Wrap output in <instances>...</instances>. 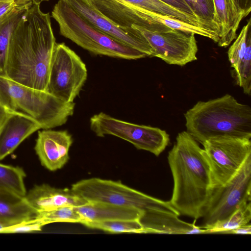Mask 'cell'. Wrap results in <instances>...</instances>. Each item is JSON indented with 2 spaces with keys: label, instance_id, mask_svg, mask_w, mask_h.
Wrapping results in <instances>:
<instances>
[{
  "label": "cell",
  "instance_id": "1",
  "mask_svg": "<svg viewBox=\"0 0 251 251\" xmlns=\"http://www.w3.org/2000/svg\"><path fill=\"white\" fill-rule=\"evenodd\" d=\"M33 0L13 31L3 74L27 87L46 91L56 44L50 13Z\"/></svg>",
  "mask_w": 251,
  "mask_h": 251
},
{
  "label": "cell",
  "instance_id": "2",
  "mask_svg": "<svg viewBox=\"0 0 251 251\" xmlns=\"http://www.w3.org/2000/svg\"><path fill=\"white\" fill-rule=\"evenodd\" d=\"M168 161L174 180L169 202L179 214L201 218L213 189L210 166L203 149L186 131L179 133Z\"/></svg>",
  "mask_w": 251,
  "mask_h": 251
},
{
  "label": "cell",
  "instance_id": "3",
  "mask_svg": "<svg viewBox=\"0 0 251 251\" xmlns=\"http://www.w3.org/2000/svg\"><path fill=\"white\" fill-rule=\"evenodd\" d=\"M184 115L186 131L201 144L218 137L251 138V108L229 94L199 101Z\"/></svg>",
  "mask_w": 251,
  "mask_h": 251
},
{
  "label": "cell",
  "instance_id": "4",
  "mask_svg": "<svg viewBox=\"0 0 251 251\" xmlns=\"http://www.w3.org/2000/svg\"><path fill=\"white\" fill-rule=\"evenodd\" d=\"M0 105L32 117L41 129L65 124L74 112L75 103L64 101L44 91L18 83L0 74Z\"/></svg>",
  "mask_w": 251,
  "mask_h": 251
},
{
  "label": "cell",
  "instance_id": "5",
  "mask_svg": "<svg viewBox=\"0 0 251 251\" xmlns=\"http://www.w3.org/2000/svg\"><path fill=\"white\" fill-rule=\"evenodd\" d=\"M51 17L63 36L94 54L127 60L148 57L96 28L63 0L55 4Z\"/></svg>",
  "mask_w": 251,
  "mask_h": 251
},
{
  "label": "cell",
  "instance_id": "6",
  "mask_svg": "<svg viewBox=\"0 0 251 251\" xmlns=\"http://www.w3.org/2000/svg\"><path fill=\"white\" fill-rule=\"evenodd\" d=\"M71 189L76 195L88 202L109 203L144 211L157 209L180 216L169 201H162L147 195L124 184L121 181L92 177L74 183Z\"/></svg>",
  "mask_w": 251,
  "mask_h": 251
},
{
  "label": "cell",
  "instance_id": "7",
  "mask_svg": "<svg viewBox=\"0 0 251 251\" xmlns=\"http://www.w3.org/2000/svg\"><path fill=\"white\" fill-rule=\"evenodd\" d=\"M251 156L238 173L225 184L214 188L204 208L202 225L210 228L225 220L251 200Z\"/></svg>",
  "mask_w": 251,
  "mask_h": 251
},
{
  "label": "cell",
  "instance_id": "8",
  "mask_svg": "<svg viewBox=\"0 0 251 251\" xmlns=\"http://www.w3.org/2000/svg\"><path fill=\"white\" fill-rule=\"evenodd\" d=\"M90 128L99 137L110 135L131 143L136 149L159 156L170 143V136L158 127L114 118L103 112L91 117Z\"/></svg>",
  "mask_w": 251,
  "mask_h": 251
},
{
  "label": "cell",
  "instance_id": "9",
  "mask_svg": "<svg viewBox=\"0 0 251 251\" xmlns=\"http://www.w3.org/2000/svg\"><path fill=\"white\" fill-rule=\"evenodd\" d=\"M85 64L64 43H56L46 92L68 102H74L87 78Z\"/></svg>",
  "mask_w": 251,
  "mask_h": 251
},
{
  "label": "cell",
  "instance_id": "10",
  "mask_svg": "<svg viewBox=\"0 0 251 251\" xmlns=\"http://www.w3.org/2000/svg\"><path fill=\"white\" fill-rule=\"evenodd\" d=\"M89 4L114 24L125 28L133 25L146 28V10L166 15L196 25L198 18L181 12L159 0H87Z\"/></svg>",
  "mask_w": 251,
  "mask_h": 251
},
{
  "label": "cell",
  "instance_id": "11",
  "mask_svg": "<svg viewBox=\"0 0 251 251\" xmlns=\"http://www.w3.org/2000/svg\"><path fill=\"white\" fill-rule=\"evenodd\" d=\"M202 145L210 166L213 188L229 181L251 156L250 139L218 137Z\"/></svg>",
  "mask_w": 251,
  "mask_h": 251
},
{
  "label": "cell",
  "instance_id": "12",
  "mask_svg": "<svg viewBox=\"0 0 251 251\" xmlns=\"http://www.w3.org/2000/svg\"><path fill=\"white\" fill-rule=\"evenodd\" d=\"M146 39L158 57L170 65L184 66L197 60L198 46L195 33L171 29L162 32L150 31L133 25Z\"/></svg>",
  "mask_w": 251,
  "mask_h": 251
},
{
  "label": "cell",
  "instance_id": "13",
  "mask_svg": "<svg viewBox=\"0 0 251 251\" xmlns=\"http://www.w3.org/2000/svg\"><path fill=\"white\" fill-rule=\"evenodd\" d=\"M80 16L101 31L132 48L152 57L149 43L136 28L118 26L91 5L87 0H63Z\"/></svg>",
  "mask_w": 251,
  "mask_h": 251
},
{
  "label": "cell",
  "instance_id": "14",
  "mask_svg": "<svg viewBox=\"0 0 251 251\" xmlns=\"http://www.w3.org/2000/svg\"><path fill=\"white\" fill-rule=\"evenodd\" d=\"M73 142L72 136L67 130L43 129L38 133L34 149L42 165L55 171L68 162Z\"/></svg>",
  "mask_w": 251,
  "mask_h": 251
},
{
  "label": "cell",
  "instance_id": "15",
  "mask_svg": "<svg viewBox=\"0 0 251 251\" xmlns=\"http://www.w3.org/2000/svg\"><path fill=\"white\" fill-rule=\"evenodd\" d=\"M41 129L31 116L19 111L9 110L0 126V161L12 153L26 138Z\"/></svg>",
  "mask_w": 251,
  "mask_h": 251
},
{
  "label": "cell",
  "instance_id": "16",
  "mask_svg": "<svg viewBox=\"0 0 251 251\" xmlns=\"http://www.w3.org/2000/svg\"><path fill=\"white\" fill-rule=\"evenodd\" d=\"M25 198L37 212L49 211L63 206L78 207L88 201L76 195L70 188H59L48 184L36 185Z\"/></svg>",
  "mask_w": 251,
  "mask_h": 251
},
{
  "label": "cell",
  "instance_id": "17",
  "mask_svg": "<svg viewBox=\"0 0 251 251\" xmlns=\"http://www.w3.org/2000/svg\"><path fill=\"white\" fill-rule=\"evenodd\" d=\"M178 215L167 211L149 209L144 211L139 221L145 233L169 234H207V229L187 223L178 218Z\"/></svg>",
  "mask_w": 251,
  "mask_h": 251
},
{
  "label": "cell",
  "instance_id": "18",
  "mask_svg": "<svg viewBox=\"0 0 251 251\" xmlns=\"http://www.w3.org/2000/svg\"><path fill=\"white\" fill-rule=\"evenodd\" d=\"M75 208L83 218L82 222L123 220H139L144 212V210L137 208L101 202H88L86 204L75 207Z\"/></svg>",
  "mask_w": 251,
  "mask_h": 251
},
{
  "label": "cell",
  "instance_id": "19",
  "mask_svg": "<svg viewBox=\"0 0 251 251\" xmlns=\"http://www.w3.org/2000/svg\"><path fill=\"white\" fill-rule=\"evenodd\" d=\"M37 213L25 197L0 189V222L9 227L34 220Z\"/></svg>",
  "mask_w": 251,
  "mask_h": 251
},
{
  "label": "cell",
  "instance_id": "20",
  "mask_svg": "<svg viewBox=\"0 0 251 251\" xmlns=\"http://www.w3.org/2000/svg\"><path fill=\"white\" fill-rule=\"evenodd\" d=\"M216 22L219 27V46L226 47L237 37V31L244 18L232 0H213Z\"/></svg>",
  "mask_w": 251,
  "mask_h": 251
},
{
  "label": "cell",
  "instance_id": "21",
  "mask_svg": "<svg viewBox=\"0 0 251 251\" xmlns=\"http://www.w3.org/2000/svg\"><path fill=\"white\" fill-rule=\"evenodd\" d=\"M33 0L23 4L0 19V74H3L9 40L18 22Z\"/></svg>",
  "mask_w": 251,
  "mask_h": 251
},
{
  "label": "cell",
  "instance_id": "22",
  "mask_svg": "<svg viewBox=\"0 0 251 251\" xmlns=\"http://www.w3.org/2000/svg\"><path fill=\"white\" fill-rule=\"evenodd\" d=\"M25 176L22 168L0 163V189L25 197L26 194L24 183Z\"/></svg>",
  "mask_w": 251,
  "mask_h": 251
},
{
  "label": "cell",
  "instance_id": "23",
  "mask_svg": "<svg viewBox=\"0 0 251 251\" xmlns=\"http://www.w3.org/2000/svg\"><path fill=\"white\" fill-rule=\"evenodd\" d=\"M81 224L90 228L100 229L111 233H145V228L139 220L85 221Z\"/></svg>",
  "mask_w": 251,
  "mask_h": 251
},
{
  "label": "cell",
  "instance_id": "24",
  "mask_svg": "<svg viewBox=\"0 0 251 251\" xmlns=\"http://www.w3.org/2000/svg\"><path fill=\"white\" fill-rule=\"evenodd\" d=\"M251 220V201L244 204L224 221L207 229V233H220L250 223Z\"/></svg>",
  "mask_w": 251,
  "mask_h": 251
},
{
  "label": "cell",
  "instance_id": "25",
  "mask_svg": "<svg viewBox=\"0 0 251 251\" xmlns=\"http://www.w3.org/2000/svg\"><path fill=\"white\" fill-rule=\"evenodd\" d=\"M236 85L241 87L243 92L249 96L251 93V33H249L247 44L243 58L238 67L231 71Z\"/></svg>",
  "mask_w": 251,
  "mask_h": 251
},
{
  "label": "cell",
  "instance_id": "26",
  "mask_svg": "<svg viewBox=\"0 0 251 251\" xmlns=\"http://www.w3.org/2000/svg\"><path fill=\"white\" fill-rule=\"evenodd\" d=\"M35 219L45 225L57 222L81 224L83 219L75 207L63 206L49 211L37 212Z\"/></svg>",
  "mask_w": 251,
  "mask_h": 251
},
{
  "label": "cell",
  "instance_id": "27",
  "mask_svg": "<svg viewBox=\"0 0 251 251\" xmlns=\"http://www.w3.org/2000/svg\"><path fill=\"white\" fill-rule=\"evenodd\" d=\"M194 15L207 28L217 31L219 27L215 14L213 0H184Z\"/></svg>",
  "mask_w": 251,
  "mask_h": 251
},
{
  "label": "cell",
  "instance_id": "28",
  "mask_svg": "<svg viewBox=\"0 0 251 251\" xmlns=\"http://www.w3.org/2000/svg\"><path fill=\"white\" fill-rule=\"evenodd\" d=\"M251 20L241 29L239 35L228 49L227 54L231 67L236 69L244 57L247 44L248 37L251 31Z\"/></svg>",
  "mask_w": 251,
  "mask_h": 251
},
{
  "label": "cell",
  "instance_id": "29",
  "mask_svg": "<svg viewBox=\"0 0 251 251\" xmlns=\"http://www.w3.org/2000/svg\"><path fill=\"white\" fill-rule=\"evenodd\" d=\"M45 225L36 219L9 226L2 233H25L41 231Z\"/></svg>",
  "mask_w": 251,
  "mask_h": 251
},
{
  "label": "cell",
  "instance_id": "30",
  "mask_svg": "<svg viewBox=\"0 0 251 251\" xmlns=\"http://www.w3.org/2000/svg\"><path fill=\"white\" fill-rule=\"evenodd\" d=\"M30 0H0V19L16 8Z\"/></svg>",
  "mask_w": 251,
  "mask_h": 251
},
{
  "label": "cell",
  "instance_id": "31",
  "mask_svg": "<svg viewBox=\"0 0 251 251\" xmlns=\"http://www.w3.org/2000/svg\"><path fill=\"white\" fill-rule=\"evenodd\" d=\"M161 2L186 14L195 16L184 0H159Z\"/></svg>",
  "mask_w": 251,
  "mask_h": 251
},
{
  "label": "cell",
  "instance_id": "32",
  "mask_svg": "<svg viewBox=\"0 0 251 251\" xmlns=\"http://www.w3.org/2000/svg\"><path fill=\"white\" fill-rule=\"evenodd\" d=\"M239 13L243 17L248 16L251 11V0H232Z\"/></svg>",
  "mask_w": 251,
  "mask_h": 251
},
{
  "label": "cell",
  "instance_id": "33",
  "mask_svg": "<svg viewBox=\"0 0 251 251\" xmlns=\"http://www.w3.org/2000/svg\"><path fill=\"white\" fill-rule=\"evenodd\" d=\"M222 234H235L241 235H251V225L249 223L247 225L238 227L237 228L225 231Z\"/></svg>",
  "mask_w": 251,
  "mask_h": 251
},
{
  "label": "cell",
  "instance_id": "34",
  "mask_svg": "<svg viewBox=\"0 0 251 251\" xmlns=\"http://www.w3.org/2000/svg\"><path fill=\"white\" fill-rule=\"evenodd\" d=\"M9 110H8L0 105V126L8 116Z\"/></svg>",
  "mask_w": 251,
  "mask_h": 251
},
{
  "label": "cell",
  "instance_id": "35",
  "mask_svg": "<svg viewBox=\"0 0 251 251\" xmlns=\"http://www.w3.org/2000/svg\"><path fill=\"white\" fill-rule=\"evenodd\" d=\"M8 227L7 226L0 222V233H2L3 230Z\"/></svg>",
  "mask_w": 251,
  "mask_h": 251
},
{
  "label": "cell",
  "instance_id": "36",
  "mask_svg": "<svg viewBox=\"0 0 251 251\" xmlns=\"http://www.w3.org/2000/svg\"><path fill=\"white\" fill-rule=\"evenodd\" d=\"M39 1H47V0H38Z\"/></svg>",
  "mask_w": 251,
  "mask_h": 251
}]
</instances>
